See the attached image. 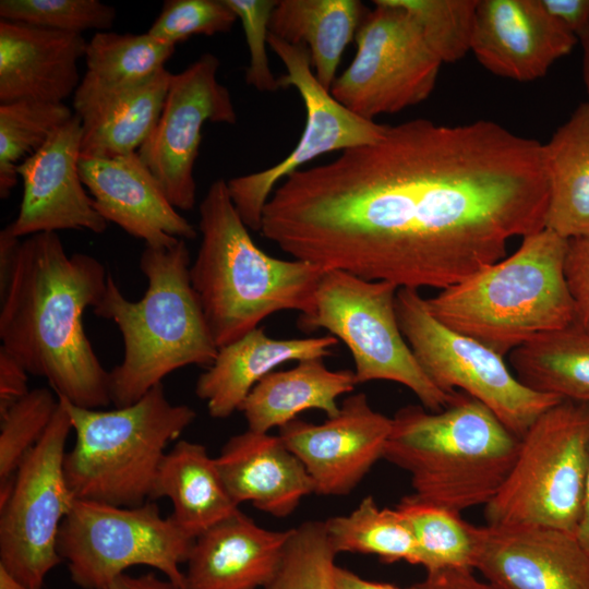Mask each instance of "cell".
<instances>
[{
  "label": "cell",
  "mask_w": 589,
  "mask_h": 589,
  "mask_svg": "<svg viewBox=\"0 0 589 589\" xmlns=\"http://www.w3.org/2000/svg\"><path fill=\"white\" fill-rule=\"evenodd\" d=\"M548 196L540 142L490 120L419 118L288 176L260 232L323 271L442 290L544 229Z\"/></svg>",
  "instance_id": "6da1fadb"
},
{
  "label": "cell",
  "mask_w": 589,
  "mask_h": 589,
  "mask_svg": "<svg viewBox=\"0 0 589 589\" xmlns=\"http://www.w3.org/2000/svg\"><path fill=\"white\" fill-rule=\"evenodd\" d=\"M107 276L94 256L69 255L57 232H40L21 241L0 286L1 348L28 374L45 377L58 397L89 409L111 402L109 372L83 326Z\"/></svg>",
  "instance_id": "7a4b0ae2"
},
{
  "label": "cell",
  "mask_w": 589,
  "mask_h": 589,
  "mask_svg": "<svg viewBox=\"0 0 589 589\" xmlns=\"http://www.w3.org/2000/svg\"><path fill=\"white\" fill-rule=\"evenodd\" d=\"M202 236L190 278L217 348L259 327L273 313L315 309L324 271L300 260L266 254L253 241L228 193L215 180L200 203Z\"/></svg>",
  "instance_id": "3957f363"
},
{
  "label": "cell",
  "mask_w": 589,
  "mask_h": 589,
  "mask_svg": "<svg viewBox=\"0 0 589 589\" xmlns=\"http://www.w3.org/2000/svg\"><path fill=\"white\" fill-rule=\"evenodd\" d=\"M190 251L179 239L170 247L145 245L140 268L148 286L142 299L124 297L110 273L94 313L112 321L123 340V359L109 372L111 402L125 407L173 371L209 366L218 348L190 278Z\"/></svg>",
  "instance_id": "277c9868"
},
{
  "label": "cell",
  "mask_w": 589,
  "mask_h": 589,
  "mask_svg": "<svg viewBox=\"0 0 589 589\" xmlns=\"http://www.w3.org/2000/svg\"><path fill=\"white\" fill-rule=\"evenodd\" d=\"M392 421L383 458L409 472L412 496L457 514L493 500L519 449L520 437L462 392L441 411L408 405Z\"/></svg>",
  "instance_id": "5b68a950"
},
{
  "label": "cell",
  "mask_w": 589,
  "mask_h": 589,
  "mask_svg": "<svg viewBox=\"0 0 589 589\" xmlns=\"http://www.w3.org/2000/svg\"><path fill=\"white\" fill-rule=\"evenodd\" d=\"M567 245L546 228L529 235L513 254L428 298V309L448 328L505 357L575 323Z\"/></svg>",
  "instance_id": "8992f818"
},
{
  "label": "cell",
  "mask_w": 589,
  "mask_h": 589,
  "mask_svg": "<svg viewBox=\"0 0 589 589\" xmlns=\"http://www.w3.org/2000/svg\"><path fill=\"white\" fill-rule=\"evenodd\" d=\"M70 416L75 443L63 468L75 500L121 507L152 500L167 445L195 420L187 405L171 404L163 384L132 405L98 410L58 397Z\"/></svg>",
  "instance_id": "52a82bcc"
},
{
  "label": "cell",
  "mask_w": 589,
  "mask_h": 589,
  "mask_svg": "<svg viewBox=\"0 0 589 589\" xmlns=\"http://www.w3.org/2000/svg\"><path fill=\"white\" fill-rule=\"evenodd\" d=\"M589 464V404L563 399L520 437L515 462L484 506L488 525L576 533Z\"/></svg>",
  "instance_id": "ba28073f"
},
{
  "label": "cell",
  "mask_w": 589,
  "mask_h": 589,
  "mask_svg": "<svg viewBox=\"0 0 589 589\" xmlns=\"http://www.w3.org/2000/svg\"><path fill=\"white\" fill-rule=\"evenodd\" d=\"M398 287L349 273L324 271L311 315H300L301 330L325 328L350 350L358 384L390 381L409 388L425 409L436 412L454 402L425 374L405 339L396 313Z\"/></svg>",
  "instance_id": "9c48e42d"
},
{
  "label": "cell",
  "mask_w": 589,
  "mask_h": 589,
  "mask_svg": "<svg viewBox=\"0 0 589 589\" xmlns=\"http://www.w3.org/2000/svg\"><path fill=\"white\" fill-rule=\"evenodd\" d=\"M194 540L171 516L161 517L152 502L121 507L75 500L60 526L57 551L72 581L83 589H105L135 565L157 568L185 589L179 566Z\"/></svg>",
  "instance_id": "30bf717a"
},
{
  "label": "cell",
  "mask_w": 589,
  "mask_h": 589,
  "mask_svg": "<svg viewBox=\"0 0 589 589\" xmlns=\"http://www.w3.org/2000/svg\"><path fill=\"white\" fill-rule=\"evenodd\" d=\"M396 313L405 339L430 380L446 393L459 390L481 401L516 436L521 437L540 414L563 400L529 388L504 357L437 321L419 290L399 288Z\"/></svg>",
  "instance_id": "8fae6325"
},
{
  "label": "cell",
  "mask_w": 589,
  "mask_h": 589,
  "mask_svg": "<svg viewBox=\"0 0 589 589\" xmlns=\"http://www.w3.org/2000/svg\"><path fill=\"white\" fill-rule=\"evenodd\" d=\"M356 34L357 52L334 81L332 96L373 120L425 100L441 65L413 15L397 0H374Z\"/></svg>",
  "instance_id": "7c38bea8"
},
{
  "label": "cell",
  "mask_w": 589,
  "mask_h": 589,
  "mask_svg": "<svg viewBox=\"0 0 589 589\" xmlns=\"http://www.w3.org/2000/svg\"><path fill=\"white\" fill-rule=\"evenodd\" d=\"M72 430L59 400L45 434L21 464L9 498L0 505V565L31 589H41L62 558L57 538L73 497L64 476Z\"/></svg>",
  "instance_id": "4fadbf2b"
},
{
  "label": "cell",
  "mask_w": 589,
  "mask_h": 589,
  "mask_svg": "<svg viewBox=\"0 0 589 589\" xmlns=\"http://www.w3.org/2000/svg\"><path fill=\"white\" fill-rule=\"evenodd\" d=\"M268 46L286 68L280 88L294 87L305 108V125L294 148L274 166L227 181L230 200L248 229L261 231L263 213L277 184L316 157L381 140L387 124L364 119L337 101L312 72L305 45L289 44L269 33Z\"/></svg>",
  "instance_id": "5bb4252c"
},
{
  "label": "cell",
  "mask_w": 589,
  "mask_h": 589,
  "mask_svg": "<svg viewBox=\"0 0 589 589\" xmlns=\"http://www.w3.org/2000/svg\"><path fill=\"white\" fill-rule=\"evenodd\" d=\"M219 65L218 58L207 52L171 75L159 120L137 152L171 205L180 211L195 205L193 170L203 125L237 121L230 92L217 79Z\"/></svg>",
  "instance_id": "9a60e30c"
},
{
  "label": "cell",
  "mask_w": 589,
  "mask_h": 589,
  "mask_svg": "<svg viewBox=\"0 0 589 589\" xmlns=\"http://www.w3.org/2000/svg\"><path fill=\"white\" fill-rule=\"evenodd\" d=\"M392 423L358 393L346 397L338 413L325 422L294 419L279 428L278 435L304 465L314 493L344 496L383 458Z\"/></svg>",
  "instance_id": "2e32d148"
},
{
  "label": "cell",
  "mask_w": 589,
  "mask_h": 589,
  "mask_svg": "<svg viewBox=\"0 0 589 589\" xmlns=\"http://www.w3.org/2000/svg\"><path fill=\"white\" fill-rule=\"evenodd\" d=\"M82 120L74 116L62 124L16 171L23 195L15 219L9 224L16 237L75 229L103 233L107 221L96 211L80 175Z\"/></svg>",
  "instance_id": "e0dca14e"
},
{
  "label": "cell",
  "mask_w": 589,
  "mask_h": 589,
  "mask_svg": "<svg viewBox=\"0 0 589 589\" xmlns=\"http://www.w3.org/2000/svg\"><path fill=\"white\" fill-rule=\"evenodd\" d=\"M473 569L497 589H589V554L550 527L477 526Z\"/></svg>",
  "instance_id": "ac0fdd59"
},
{
  "label": "cell",
  "mask_w": 589,
  "mask_h": 589,
  "mask_svg": "<svg viewBox=\"0 0 589 589\" xmlns=\"http://www.w3.org/2000/svg\"><path fill=\"white\" fill-rule=\"evenodd\" d=\"M577 41L540 0H479L470 51L491 73L530 82L544 76Z\"/></svg>",
  "instance_id": "d6986e66"
},
{
  "label": "cell",
  "mask_w": 589,
  "mask_h": 589,
  "mask_svg": "<svg viewBox=\"0 0 589 589\" xmlns=\"http://www.w3.org/2000/svg\"><path fill=\"white\" fill-rule=\"evenodd\" d=\"M79 167L96 211L107 223L151 247L195 238L194 227L171 205L137 152L111 158L81 157Z\"/></svg>",
  "instance_id": "ffe728a7"
},
{
  "label": "cell",
  "mask_w": 589,
  "mask_h": 589,
  "mask_svg": "<svg viewBox=\"0 0 589 589\" xmlns=\"http://www.w3.org/2000/svg\"><path fill=\"white\" fill-rule=\"evenodd\" d=\"M82 35L0 20V104H61L80 85Z\"/></svg>",
  "instance_id": "44dd1931"
},
{
  "label": "cell",
  "mask_w": 589,
  "mask_h": 589,
  "mask_svg": "<svg viewBox=\"0 0 589 589\" xmlns=\"http://www.w3.org/2000/svg\"><path fill=\"white\" fill-rule=\"evenodd\" d=\"M290 532L265 529L238 509L195 538L185 589H265L279 569Z\"/></svg>",
  "instance_id": "7402d4cb"
},
{
  "label": "cell",
  "mask_w": 589,
  "mask_h": 589,
  "mask_svg": "<svg viewBox=\"0 0 589 589\" xmlns=\"http://www.w3.org/2000/svg\"><path fill=\"white\" fill-rule=\"evenodd\" d=\"M216 462L238 506L250 502L268 515L284 518L314 493L304 465L279 435L248 429L225 443Z\"/></svg>",
  "instance_id": "603a6c76"
},
{
  "label": "cell",
  "mask_w": 589,
  "mask_h": 589,
  "mask_svg": "<svg viewBox=\"0 0 589 589\" xmlns=\"http://www.w3.org/2000/svg\"><path fill=\"white\" fill-rule=\"evenodd\" d=\"M338 339L321 337L275 339L256 327L218 349L217 356L195 384V395L206 402L214 419L240 410L252 388L278 365L288 361L332 356Z\"/></svg>",
  "instance_id": "cb8c5ba5"
},
{
  "label": "cell",
  "mask_w": 589,
  "mask_h": 589,
  "mask_svg": "<svg viewBox=\"0 0 589 589\" xmlns=\"http://www.w3.org/2000/svg\"><path fill=\"white\" fill-rule=\"evenodd\" d=\"M351 370H329L322 358L298 361L284 371H273L250 392L239 411L248 429L268 433L297 419L305 410L316 409L327 418L336 416L340 396L357 385Z\"/></svg>",
  "instance_id": "d4e9b609"
},
{
  "label": "cell",
  "mask_w": 589,
  "mask_h": 589,
  "mask_svg": "<svg viewBox=\"0 0 589 589\" xmlns=\"http://www.w3.org/2000/svg\"><path fill=\"white\" fill-rule=\"evenodd\" d=\"M175 49L148 33H95L86 46V72L73 95L74 113L83 119L144 83L165 68Z\"/></svg>",
  "instance_id": "484cf974"
},
{
  "label": "cell",
  "mask_w": 589,
  "mask_h": 589,
  "mask_svg": "<svg viewBox=\"0 0 589 589\" xmlns=\"http://www.w3.org/2000/svg\"><path fill=\"white\" fill-rule=\"evenodd\" d=\"M160 497L171 501L170 516L193 538L240 509L226 489L216 458L204 445L185 440L163 458L152 500Z\"/></svg>",
  "instance_id": "4316f807"
},
{
  "label": "cell",
  "mask_w": 589,
  "mask_h": 589,
  "mask_svg": "<svg viewBox=\"0 0 589 589\" xmlns=\"http://www.w3.org/2000/svg\"><path fill=\"white\" fill-rule=\"evenodd\" d=\"M548 178L544 228L569 240L589 235V105H579L543 144Z\"/></svg>",
  "instance_id": "83f0119b"
},
{
  "label": "cell",
  "mask_w": 589,
  "mask_h": 589,
  "mask_svg": "<svg viewBox=\"0 0 589 589\" xmlns=\"http://www.w3.org/2000/svg\"><path fill=\"white\" fill-rule=\"evenodd\" d=\"M366 11L358 0H277L269 33L289 44L305 45L317 81L329 91Z\"/></svg>",
  "instance_id": "f1b7e54d"
},
{
  "label": "cell",
  "mask_w": 589,
  "mask_h": 589,
  "mask_svg": "<svg viewBox=\"0 0 589 589\" xmlns=\"http://www.w3.org/2000/svg\"><path fill=\"white\" fill-rule=\"evenodd\" d=\"M171 75L164 68L81 119V157L111 158L139 152L159 120Z\"/></svg>",
  "instance_id": "f546056e"
},
{
  "label": "cell",
  "mask_w": 589,
  "mask_h": 589,
  "mask_svg": "<svg viewBox=\"0 0 589 589\" xmlns=\"http://www.w3.org/2000/svg\"><path fill=\"white\" fill-rule=\"evenodd\" d=\"M509 362L529 388L589 404V335L575 323L518 347Z\"/></svg>",
  "instance_id": "4dcf8cb0"
},
{
  "label": "cell",
  "mask_w": 589,
  "mask_h": 589,
  "mask_svg": "<svg viewBox=\"0 0 589 589\" xmlns=\"http://www.w3.org/2000/svg\"><path fill=\"white\" fill-rule=\"evenodd\" d=\"M324 526L337 554H373L386 563L418 565L417 543L405 518L395 507L381 508L371 495L349 514L326 519Z\"/></svg>",
  "instance_id": "1f68e13d"
},
{
  "label": "cell",
  "mask_w": 589,
  "mask_h": 589,
  "mask_svg": "<svg viewBox=\"0 0 589 589\" xmlns=\"http://www.w3.org/2000/svg\"><path fill=\"white\" fill-rule=\"evenodd\" d=\"M405 518L418 548V565L433 573L449 568L473 569L477 526L460 514L407 495L395 506ZM474 570V569H473Z\"/></svg>",
  "instance_id": "d6a6232c"
},
{
  "label": "cell",
  "mask_w": 589,
  "mask_h": 589,
  "mask_svg": "<svg viewBox=\"0 0 589 589\" xmlns=\"http://www.w3.org/2000/svg\"><path fill=\"white\" fill-rule=\"evenodd\" d=\"M74 113L63 103L19 100L0 104V197L17 183L16 167L39 148Z\"/></svg>",
  "instance_id": "836d02e7"
},
{
  "label": "cell",
  "mask_w": 589,
  "mask_h": 589,
  "mask_svg": "<svg viewBox=\"0 0 589 589\" xmlns=\"http://www.w3.org/2000/svg\"><path fill=\"white\" fill-rule=\"evenodd\" d=\"M336 556L324 521L302 522L291 528L279 569L265 589H335Z\"/></svg>",
  "instance_id": "e575fe53"
},
{
  "label": "cell",
  "mask_w": 589,
  "mask_h": 589,
  "mask_svg": "<svg viewBox=\"0 0 589 589\" xmlns=\"http://www.w3.org/2000/svg\"><path fill=\"white\" fill-rule=\"evenodd\" d=\"M55 394L46 387L34 388L0 417V484L15 478L45 434L59 405Z\"/></svg>",
  "instance_id": "d590c367"
},
{
  "label": "cell",
  "mask_w": 589,
  "mask_h": 589,
  "mask_svg": "<svg viewBox=\"0 0 589 589\" xmlns=\"http://www.w3.org/2000/svg\"><path fill=\"white\" fill-rule=\"evenodd\" d=\"M479 0H397L409 11L443 63L456 62L471 50Z\"/></svg>",
  "instance_id": "8d00e7d4"
},
{
  "label": "cell",
  "mask_w": 589,
  "mask_h": 589,
  "mask_svg": "<svg viewBox=\"0 0 589 589\" xmlns=\"http://www.w3.org/2000/svg\"><path fill=\"white\" fill-rule=\"evenodd\" d=\"M116 9L98 0H1V20L82 35L109 31Z\"/></svg>",
  "instance_id": "74e56055"
},
{
  "label": "cell",
  "mask_w": 589,
  "mask_h": 589,
  "mask_svg": "<svg viewBox=\"0 0 589 589\" xmlns=\"http://www.w3.org/2000/svg\"><path fill=\"white\" fill-rule=\"evenodd\" d=\"M237 21L225 0H166L147 33L176 46L194 35L227 33Z\"/></svg>",
  "instance_id": "f35d334b"
},
{
  "label": "cell",
  "mask_w": 589,
  "mask_h": 589,
  "mask_svg": "<svg viewBox=\"0 0 589 589\" xmlns=\"http://www.w3.org/2000/svg\"><path fill=\"white\" fill-rule=\"evenodd\" d=\"M225 2L236 13L244 31L249 50L247 84L259 92L278 91L279 81L271 70L266 51L271 16L277 0H225Z\"/></svg>",
  "instance_id": "ab89813d"
},
{
  "label": "cell",
  "mask_w": 589,
  "mask_h": 589,
  "mask_svg": "<svg viewBox=\"0 0 589 589\" xmlns=\"http://www.w3.org/2000/svg\"><path fill=\"white\" fill-rule=\"evenodd\" d=\"M565 276L574 301L575 324L589 335V235L568 240Z\"/></svg>",
  "instance_id": "60d3db41"
},
{
  "label": "cell",
  "mask_w": 589,
  "mask_h": 589,
  "mask_svg": "<svg viewBox=\"0 0 589 589\" xmlns=\"http://www.w3.org/2000/svg\"><path fill=\"white\" fill-rule=\"evenodd\" d=\"M25 368L0 347V417L28 394Z\"/></svg>",
  "instance_id": "b9f144b4"
},
{
  "label": "cell",
  "mask_w": 589,
  "mask_h": 589,
  "mask_svg": "<svg viewBox=\"0 0 589 589\" xmlns=\"http://www.w3.org/2000/svg\"><path fill=\"white\" fill-rule=\"evenodd\" d=\"M413 589H497L489 581L479 579L471 568H449L426 573Z\"/></svg>",
  "instance_id": "7bdbcfd3"
},
{
  "label": "cell",
  "mask_w": 589,
  "mask_h": 589,
  "mask_svg": "<svg viewBox=\"0 0 589 589\" xmlns=\"http://www.w3.org/2000/svg\"><path fill=\"white\" fill-rule=\"evenodd\" d=\"M540 3L577 38L589 27V0H540Z\"/></svg>",
  "instance_id": "ee69618b"
},
{
  "label": "cell",
  "mask_w": 589,
  "mask_h": 589,
  "mask_svg": "<svg viewBox=\"0 0 589 589\" xmlns=\"http://www.w3.org/2000/svg\"><path fill=\"white\" fill-rule=\"evenodd\" d=\"M105 589H179L170 580H161L154 574L133 577L125 573L116 577Z\"/></svg>",
  "instance_id": "f6af8a7d"
},
{
  "label": "cell",
  "mask_w": 589,
  "mask_h": 589,
  "mask_svg": "<svg viewBox=\"0 0 589 589\" xmlns=\"http://www.w3.org/2000/svg\"><path fill=\"white\" fill-rule=\"evenodd\" d=\"M334 588L335 589H401L392 584L378 582L373 580H368L356 573L346 569L344 567L337 566L334 572ZM407 589H413L409 587Z\"/></svg>",
  "instance_id": "bcb514c9"
},
{
  "label": "cell",
  "mask_w": 589,
  "mask_h": 589,
  "mask_svg": "<svg viewBox=\"0 0 589 589\" xmlns=\"http://www.w3.org/2000/svg\"><path fill=\"white\" fill-rule=\"evenodd\" d=\"M21 243L19 237L13 235L9 225L0 232V286H2L10 273L17 248Z\"/></svg>",
  "instance_id": "7dc6e473"
},
{
  "label": "cell",
  "mask_w": 589,
  "mask_h": 589,
  "mask_svg": "<svg viewBox=\"0 0 589 589\" xmlns=\"http://www.w3.org/2000/svg\"><path fill=\"white\" fill-rule=\"evenodd\" d=\"M575 536L585 551L589 554V464L586 476L581 514Z\"/></svg>",
  "instance_id": "c3c4849f"
},
{
  "label": "cell",
  "mask_w": 589,
  "mask_h": 589,
  "mask_svg": "<svg viewBox=\"0 0 589 589\" xmlns=\"http://www.w3.org/2000/svg\"><path fill=\"white\" fill-rule=\"evenodd\" d=\"M578 40L582 48V77L588 97L586 103L589 105V27L579 36Z\"/></svg>",
  "instance_id": "681fc988"
},
{
  "label": "cell",
  "mask_w": 589,
  "mask_h": 589,
  "mask_svg": "<svg viewBox=\"0 0 589 589\" xmlns=\"http://www.w3.org/2000/svg\"><path fill=\"white\" fill-rule=\"evenodd\" d=\"M0 589H31L14 578L3 566L0 565Z\"/></svg>",
  "instance_id": "f907efd6"
}]
</instances>
